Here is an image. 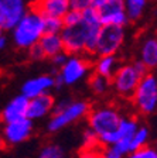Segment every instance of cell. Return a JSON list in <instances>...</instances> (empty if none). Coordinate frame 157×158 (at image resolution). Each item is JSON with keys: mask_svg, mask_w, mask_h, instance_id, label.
<instances>
[{"mask_svg": "<svg viewBox=\"0 0 157 158\" xmlns=\"http://www.w3.org/2000/svg\"><path fill=\"white\" fill-rule=\"evenodd\" d=\"M88 126L96 134L101 145H112L118 141V127L120 123V113L113 106H99L89 109Z\"/></svg>", "mask_w": 157, "mask_h": 158, "instance_id": "obj_1", "label": "cell"}, {"mask_svg": "<svg viewBox=\"0 0 157 158\" xmlns=\"http://www.w3.org/2000/svg\"><path fill=\"white\" fill-rule=\"evenodd\" d=\"M10 31L11 40L17 48L28 49L30 47L38 43V40L44 34L43 16L36 9L30 7Z\"/></svg>", "mask_w": 157, "mask_h": 158, "instance_id": "obj_2", "label": "cell"}, {"mask_svg": "<svg viewBox=\"0 0 157 158\" xmlns=\"http://www.w3.org/2000/svg\"><path fill=\"white\" fill-rule=\"evenodd\" d=\"M147 72H149V69L139 59L130 64L119 65L118 69H116V72L111 78V88L120 98L132 99L134 89L139 85L142 76Z\"/></svg>", "mask_w": 157, "mask_h": 158, "instance_id": "obj_3", "label": "cell"}, {"mask_svg": "<svg viewBox=\"0 0 157 158\" xmlns=\"http://www.w3.org/2000/svg\"><path fill=\"white\" fill-rule=\"evenodd\" d=\"M89 103L85 100H74L71 99L65 106H62L59 109H54L51 113V118L48 122V131L55 133L59 131L61 128L67 127L68 124L76 122L79 118L85 117L89 112Z\"/></svg>", "mask_w": 157, "mask_h": 158, "instance_id": "obj_4", "label": "cell"}, {"mask_svg": "<svg viewBox=\"0 0 157 158\" xmlns=\"http://www.w3.org/2000/svg\"><path fill=\"white\" fill-rule=\"evenodd\" d=\"M133 103L140 113L151 114L157 107V78L149 71L142 76L139 85L133 92Z\"/></svg>", "mask_w": 157, "mask_h": 158, "instance_id": "obj_5", "label": "cell"}, {"mask_svg": "<svg viewBox=\"0 0 157 158\" xmlns=\"http://www.w3.org/2000/svg\"><path fill=\"white\" fill-rule=\"evenodd\" d=\"M89 71V64L82 55H68L67 61L58 68V72L54 75L55 88L71 86L78 83L86 76Z\"/></svg>", "mask_w": 157, "mask_h": 158, "instance_id": "obj_6", "label": "cell"}, {"mask_svg": "<svg viewBox=\"0 0 157 158\" xmlns=\"http://www.w3.org/2000/svg\"><path fill=\"white\" fill-rule=\"evenodd\" d=\"M124 27L101 26L96 38L95 55H116L124 43Z\"/></svg>", "mask_w": 157, "mask_h": 158, "instance_id": "obj_7", "label": "cell"}, {"mask_svg": "<svg viewBox=\"0 0 157 158\" xmlns=\"http://www.w3.org/2000/svg\"><path fill=\"white\" fill-rule=\"evenodd\" d=\"M96 11L102 26L126 27V24L129 23L123 0H106Z\"/></svg>", "mask_w": 157, "mask_h": 158, "instance_id": "obj_8", "label": "cell"}, {"mask_svg": "<svg viewBox=\"0 0 157 158\" xmlns=\"http://www.w3.org/2000/svg\"><path fill=\"white\" fill-rule=\"evenodd\" d=\"M27 10L26 0H0V28L11 30Z\"/></svg>", "mask_w": 157, "mask_h": 158, "instance_id": "obj_9", "label": "cell"}, {"mask_svg": "<svg viewBox=\"0 0 157 158\" xmlns=\"http://www.w3.org/2000/svg\"><path fill=\"white\" fill-rule=\"evenodd\" d=\"M31 133H33V120H30L28 117H23L14 122L4 123L2 137L4 143L14 145L24 143L31 135Z\"/></svg>", "mask_w": 157, "mask_h": 158, "instance_id": "obj_10", "label": "cell"}, {"mask_svg": "<svg viewBox=\"0 0 157 158\" xmlns=\"http://www.w3.org/2000/svg\"><path fill=\"white\" fill-rule=\"evenodd\" d=\"M52 88H55L54 75H38L27 79L23 83L21 95H24L27 99H31L43 93H48Z\"/></svg>", "mask_w": 157, "mask_h": 158, "instance_id": "obj_11", "label": "cell"}, {"mask_svg": "<svg viewBox=\"0 0 157 158\" xmlns=\"http://www.w3.org/2000/svg\"><path fill=\"white\" fill-rule=\"evenodd\" d=\"M54 102H55V99L52 98L50 93H43V95H38L36 98L28 99L26 117H28L30 120L47 117L48 114L52 113Z\"/></svg>", "mask_w": 157, "mask_h": 158, "instance_id": "obj_12", "label": "cell"}, {"mask_svg": "<svg viewBox=\"0 0 157 158\" xmlns=\"http://www.w3.org/2000/svg\"><path fill=\"white\" fill-rule=\"evenodd\" d=\"M27 105H28V99L24 95H17L14 96L6 106H4L3 112H2V120L4 123L14 122L19 118L26 117L27 114Z\"/></svg>", "mask_w": 157, "mask_h": 158, "instance_id": "obj_13", "label": "cell"}, {"mask_svg": "<svg viewBox=\"0 0 157 158\" xmlns=\"http://www.w3.org/2000/svg\"><path fill=\"white\" fill-rule=\"evenodd\" d=\"M31 7L36 9L43 17H59V19H62V16L71 9L68 0H38Z\"/></svg>", "mask_w": 157, "mask_h": 158, "instance_id": "obj_14", "label": "cell"}, {"mask_svg": "<svg viewBox=\"0 0 157 158\" xmlns=\"http://www.w3.org/2000/svg\"><path fill=\"white\" fill-rule=\"evenodd\" d=\"M139 61L150 71L157 66V40L156 37L149 35L142 41Z\"/></svg>", "mask_w": 157, "mask_h": 158, "instance_id": "obj_15", "label": "cell"}, {"mask_svg": "<svg viewBox=\"0 0 157 158\" xmlns=\"http://www.w3.org/2000/svg\"><path fill=\"white\" fill-rule=\"evenodd\" d=\"M37 44L43 51L44 58H52L54 55L64 51V45H62V40L59 34H43Z\"/></svg>", "mask_w": 157, "mask_h": 158, "instance_id": "obj_16", "label": "cell"}, {"mask_svg": "<svg viewBox=\"0 0 157 158\" xmlns=\"http://www.w3.org/2000/svg\"><path fill=\"white\" fill-rule=\"evenodd\" d=\"M119 66V59L116 55H99L95 61L94 71L98 75L111 79Z\"/></svg>", "mask_w": 157, "mask_h": 158, "instance_id": "obj_17", "label": "cell"}, {"mask_svg": "<svg viewBox=\"0 0 157 158\" xmlns=\"http://www.w3.org/2000/svg\"><path fill=\"white\" fill-rule=\"evenodd\" d=\"M149 140H150V130L146 126L139 124V127L136 128V131L130 137V141H129V152L144 148L149 144Z\"/></svg>", "mask_w": 157, "mask_h": 158, "instance_id": "obj_18", "label": "cell"}, {"mask_svg": "<svg viewBox=\"0 0 157 158\" xmlns=\"http://www.w3.org/2000/svg\"><path fill=\"white\" fill-rule=\"evenodd\" d=\"M124 11L129 21H136L143 16L149 4V0H123Z\"/></svg>", "mask_w": 157, "mask_h": 158, "instance_id": "obj_19", "label": "cell"}, {"mask_svg": "<svg viewBox=\"0 0 157 158\" xmlns=\"http://www.w3.org/2000/svg\"><path fill=\"white\" fill-rule=\"evenodd\" d=\"M89 88H91V90L95 95L102 96L109 92V89H111V79L105 78L102 75H98V73H94L89 78Z\"/></svg>", "mask_w": 157, "mask_h": 158, "instance_id": "obj_20", "label": "cell"}, {"mask_svg": "<svg viewBox=\"0 0 157 158\" xmlns=\"http://www.w3.org/2000/svg\"><path fill=\"white\" fill-rule=\"evenodd\" d=\"M44 34H59L64 23L59 17H43Z\"/></svg>", "mask_w": 157, "mask_h": 158, "instance_id": "obj_21", "label": "cell"}, {"mask_svg": "<svg viewBox=\"0 0 157 158\" xmlns=\"http://www.w3.org/2000/svg\"><path fill=\"white\" fill-rule=\"evenodd\" d=\"M99 141H98V137L91 128H86L84 135H82V147L84 150H96V147H99Z\"/></svg>", "mask_w": 157, "mask_h": 158, "instance_id": "obj_22", "label": "cell"}, {"mask_svg": "<svg viewBox=\"0 0 157 158\" xmlns=\"http://www.w3.org/2000/svg\"><path fill=\"white\" fill-rule=\"evenodd\" d=\"M38 158H64V150L59 145L50 144L40 151Z\"/></svg>", "mask_w": 157, "mask_h": 158, "instance_id": "obj_23", "label": "cell"}, {"mask_svg": "<svg viewBox=\"0 0 157 158\" xmlns=\"http://www.w3.org/2000/svg\"><path fill=\"white\" fill-rule=\"evenodd\" d=\"M82 16H81V10L76 9H69L64 16H62V23L64 26H74V24H78L81 21Z\"/></svg>", "mask_w": 157, "mask_h": 158, "instance_id": "obj_24", "label": "cell"}, {"mask_svg": "<svg viewBox=\"0 0 157 158\" xmlns=\"http://www.w3.org/2000/svg\"><path fill=\"white\" fill-rule=\"evenodd\" d=\"M101 154H102V158H123L124 157L115 145H106V148Z\"/></svg>", "mask_w": 157, "mask_h": 158, "instance_id": "obj_25", "label": "cell"}, {"mask_svg": "<svg viewBox=\"0 0 157 158\" xmlns=\"http://www.w3.org/2000/svg\"><path fill=\"white\" fill-rule=\"evenodd\" d=\"M67 58H68V54H67L65 51H62V52L57 54V55H54L52 58H50V59H51L52 65H54L57 69H58V68H61L62 64H64V62L67 61Z\"/></svg>", "mask_w": 157, "mask_h": 158, "instance_id": "obj_26", "label": "cell"}, {"mask_svg": "<svg viewBox=\"0 0 157 158\" xmlns=\"http://www.w3.org/2000/svg\"><path fill=\"white\" fill-rule=\"evenodd\" d=\"M68 2H69V7L76 10H84L91 6V0H68Z\"/></svg>", "mask_w": 157, "mask_h": 158, "instance_id": "obj_27", "label": "cell"}, {"mask_svg": "<svg viewBox=\"0 0 157 158\" xmlns=\"http://www.w3.org/2000/svg\"><path fill=\"white\" fill-rule=\"evenodd\" d=\"M28 51H30V56L33 59H36V61L44 59V54H43V51H41V48L38 47V44H34L33 47H30Z\"/></svg>", "mask_w": 157, "mask_h": 158, "instance_id": "obj_28", "label": "cell"}, {"mask_svg": "<svg viewBox=\"0 0 157 158\" xmlns=\"http://www.w3.org/2000/svg\"><path fill=\"white\" fill-rule=\"evenodd\" d=\"M79 158H102V154L95 150H84Z\"/></svg>", "mask_w": 157, "mask_h": 158, "instance_id": "obj_29", "label": "cell"}, {"mask_svg": "<svg viewBox=\"0 0 157 158\" xmlns=\"http://www.w3.org/2000/svg\"><path fill=\"white\" fill-rule=\"evenodd\" d=\"M144 151V158H157V152L154 148L149 147V145H146V147L143 148Z\"/></svg>", "mask_w": 157, "mask_h": 158, "instance_id": "obj_30", "label": "cell"}, {"mask_svg": "<svg viewBox=\"0 0 157 158\" xmlns=\"http://www.w3.org/2000/svg\"><path fill=\"white\" fill-rule=\"evenodd\" d=\"M123 158H144V151L143 148L142 150H137V151H130L124 155Z\"/></svg>", "mask_w": 157, "mask_h": 158, "instance_id": "obj_31", "label": "cell"}, {"mask_svg": "<svg viewBox=\"0 0 157 158\" xmlns=\"http://www.w3.org/2000/svg\"><path fill=\"white\" fill-rule=\"evenodd\" d=\"M7 43H9V40H7L6 35H3V33L0 34V49H4L7 47Z\"/></svg>", "mask_w": 157, "mask_h": 158, "instance_id": "obj_32", "label": "cell"}, {"mask_svg": "<svg viewBox=\"0 0 157 158\" xmlns=\"http://www.w3.org/2000/svg\"><path fill=\"white\" fill-rule=\"evenodd\" d=\"M105 2H106V0H91V7H94L95 10H98Z\"/></svg>", "mask_w": 157, "mask_h": 158, "instance_id": "obj_33", "label": "cell"}, {"mask_svg": "<svg viewBox=\"0 0 157 158\" xmlns=\"http://www.w3.org/2000/svg\"><path fill=\"white\" fill-rule=\"evenodd\" d=\"M3 145H4V140H3V137L0 135V150L3 148Z\"/></svg>", "mask_w": 157, "mask_h": 158, "instance_id": "obj_34", "label": "cell"}, {"mask_svg": "<svg viewBox=\"0 0 157 158\" xmlns=\"http://www.w3.org/2000/svg\"><path fill=\"white\" fill-rule=\"evenodd\" d=\"M2 33H3V30H2V28H0V34H2Z\"/></svg>", "mask_w": 157, "mask_h": 158, "instance_id": "obj_35", "label": "cell"}]
</instances>
